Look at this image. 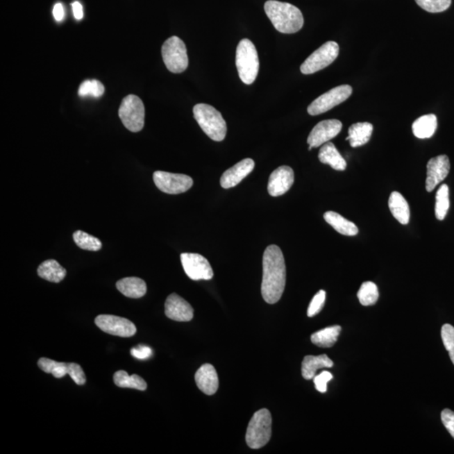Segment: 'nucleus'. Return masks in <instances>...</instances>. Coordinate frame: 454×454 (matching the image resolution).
Returning a JSON list of instances; mask_svg holds the SVG:
<instances>
[{
  "mask_svg": "<svg viewBox=\"0 0 454 454\" xmlns=\"http://www.w3.org/2000/svg\"><path fill=\"white\" fill-rule=\"evenodd\" d=\"M165 314L176 321H190L194 317V309L188 301L177 294H171L165 302Z\"/></svg>",
  "mask_w": 454,
  "mask_h": 454,
  "instance_id": "16",
  "label": "nucleus"
},
{
  "mask_svg": "<svg viewBox=\"0 0 454 454\" xmlns=\"http://www.w3.org/2000/svg\"><path fill=\"white\" fill-rule=\"evenodd\" d=\"M353 93V89L349 85H340L330 90L328 92L321 95L310 103L308 111L310 115H318L326 112L340 105L348 99Z\"/></svg>",
  "mask_w": 454,
  "mask_h": 454,
  "instance_id": "9",
  "label": "nucleus"
},
{
  "mask_svg": "<svg viewBox=\"0 0 454 454\" xmlns=\"http://www.w3.org/2000/svg\"><path fill=\"white\" fill-rule=\"evenodd\" d=\"M442 421L448 432L454 438V412L449 409H445L441 414Z\"/></svg>",
  "mask_w": 454,
  "mask_h": 454,
  "instance_id": "39",
  "label": "nucleus"
},
{
  "mask_svg": "<svg viewBox=\"0 0 454 454\" xmlns=\"http://www.w3.org/2000/svg\"><path fill=\"white\" fill-rule=\"evenodd\" d=\"M72 7H73L75 19H78V21H81V19H82L83 17V10L81 3L78 1H75L72 3Z\"/></svg>",
  "mask_w": 454,
  "mask_h": 454,
  "instance_id": "42",
  "label": "nucleus"
},
{
  "mask_svg": "<svg viewBox=\"0 0 454 454\" xmlns=\"http://www.w3.org/2000/svg\"><path fill=\"white\" fill-rule=\"evenodd\" d=\"M195 382L198 388L207 396L216 394L219 388V378L216 369L213 365H202L195 373Z\"/></svg>",
  "mask_w": 454,
  "mask_h": 454,
  "instance_id": "18",
  "label": "nucleus"
},
{
  "mask_svg": "<svg viewBox=\"0 0 454 454\" xmlns=\"http://www.w3.org/2000/svg\"><path fill=\"white\" fill-rule=\"evenodd\" d=\"M162 56L171 73L181 74L189 66V58L184 42L178 37L167 40L162 47Z\"/></svg>",
  "mask_w": 454,
  "mask_h": 454,
  "instance_id": "7",
  "label": "nucleus"
},
{
  "mask_svg": "<svg viewBox=\"0 0 454 454\" xmlns=\"http://www.w3.org/2000/svg\"><path fill=\"white\" fill-rule=\"evenodd\" d=\"M324 219L330 226L344 236L353 237L358 233V229L353 222L346 220L340 214L334 211H328L324 214Z\"/></svg>",
  "mask_w": 454,
  "mask_h": 454,
  "instance_id": "25",
  "label": "nucleus"
},
{
  "mask_svg": "<svg viewBox=\"0 0 454 454\" xmlns=\"http://www.w3.org/2000/svg\"><path fill=\"white\" fill-rule=\"evenodd\" d=\"M272 436V417L269 410L255 412L246 433V442L252 449H260L269 443Z\"/></svg>",
  "mask_w": 454,
  "mask_h": 454,
  "instance_id": "5",
  "label": "nucleus"
},
{
  "mask_svg": "<svg viewBox=\"0 0 454 454\" xmlns=\"http://www.w3.org/2000/svg\"><path fill=\"white\" fill-rule=\"evenodd\" d=\"M286 284V266L284 255L276 245H270L262 258V298L268 304L280 300Z\"/></svg>",
  "mask_w": 454,
  "mask_h": 454,
  "instance_id": "1",
  "label": "nucleus"
},
{
  "mask_svg": "<svg viewBox=\"0 0 454 454\" xmlns=\"http://www.w3.org/2000/svg\"><path fill=\"white\" fill-rule=\"evenodd\" d=\"M39 368L43 372L51 373L55 378H61L69 374L70 362H61L50 360V358H42L38 361Z\"/></svg>",
  "mask_w": 454,
  "mask_h": 454,
  "instance_id": "29",
  "label": "nucleus"
},
{
  "mask_svg": "<svg viewBox=\"0 0 454 454\" xmlns=\"http://www.w3.org/2000/svg\"><path fill=\"white\" fill-rule=\"evenodd\" d=\"M180 260L185 272L191 280H210L214 277L212 268L208 260L198 253H182Z\"/></svg>",
  "mask_w": 454,
  "mask_h": 454,
  "instance_id": "11",
  "label": "nucleus"
},
{
  "mask_svg": "<svg viewBox=\"0 0 454 454\" xmlns=\"http://www.w3.org/2000/svg\"><path fill=\"white\" fill-rule=\"evenodd\" d=\"M153 181L158 190L169 194L185 193L194 185L192 178L188 175L168 173L165 171H156L153 174Z\"/></svg>",
  "mask_w": 454,
  "mask_h": 454,
  "instance_id": "10",
  "label": "nucleus"
},
{
  "mask_svg": "<svg viewBox=\"0 0 454 454\" xmlns=\"http://www.w3.org/2000/svg\"><path fill=\"white\" fill-rule=\"evenodd\" d=\"M105 93V87L102 85L101 82L99 81H86L82 83L79 87L78 94L79 96H93L94 98L101 97Z\"/></svg>",
  "mask_w": 454,
  "mask_h": 454,
  "instance_id": "33",
  "label": "nucleus"
},
{
  "mask_svg": "<svg viewBox=\"0 0 454 454\" xmlns=\"http://www.w3.org/2000/svg\"><path fill=\"white\" fill-rule=\"evenodd\" d=\"M119 117L123 125L131 133L141 131L145 123V107L142 99L134 94L123 99L119 109Z\"/></svg>",
  "mask_w": 454,
  "mask_h": 454,
  "instance_id": "6",
  "label": "nucleus"
},
{
  "mask_svg": "<svg viewBox=\"0 0 454 454\" xmlns=\"http://www.w3.org/2000/svg\"><path fill=\"white\" fill-rule=\"evenodd\" d=\"M437 128V118L435 115H422L412 124L414 135L419 139L431 138Z\"/></svg>",
  "mask_w": 454,
  "mask_h": 454,
  "instance_id": "24",
  "label": "nucleus"
},
{
  "mask_svg": "<svg viewBox=\"0 0 454 454\" xmlns=\"http://www.w3.org/2000/svg\"><path fill=\"white\" fill-rule=\"evenodd\" d=\"M74 240L78 248L83 250L96 252V251L101 250L102 248V244L99 239L82 232V230H77L74 233Z\"/></svg>",
  "mask_w": 454,
  "mask_h": 454,
  "instance_id": "32",
  "label": "nucleus"
},
{
  "mask_svg": "<svg viewBox=\"0 0 454 454\" xmlns=\"http://www.w3.org/2000/svg\"><path fill=\"white\" fill-rule=\"evenodd\" d=\"M95 324L103 332L113 336L130 337L137 333V328L133 322L113 314H99L95 318Z\"/></svg>",
  "mask_w": 454,
  "mask_h": 454,
  "instance_id": "12",
  "label": "nucleus"
},
{
  "mask_svg": "<svg viewBox=\"0 0 454 454\" xmlns=\"http://www.w3.org/2000/svg\"><path fill=\"white\" fill-rule=\"evenodd\" d=\"M342 128V123L338 119H326L314 127L309 135V150L319 147L336 137Z\"/></svg>",
  "mask_w": 454,
  "mask_h": 454,
  "instance_id": "13",
  "label": "nucleus"
},
{
  "mask_svg": "<svg viewBox=\"0 0 454 454\" xmlns=\"http://www.w3.org/2000/svg\"><path fill=\"white\" fill-rule=\"evenodd\" d=\"M449 190L447 185H442L436 194L435 214L437 220H444L449 210Z\"/></svg>",
  "mask_w": 454,
  "mask_h": 454,
  "instance_id": "30",
  "label": "nucleus"
},
{
  "mask_svg": "<svg viewBox=\"0 0 454 454\" xmlns=\"http://www.w3.org/2000/svg\"><path fill=\"white\" fill-rule=\"evenodd\" d=\"M131 354L137 360H144L153 355V350L149 346L139 345L131 350Z\"/></svg>",
  "mask_w": 454,
  "mask_h": 454,
  "instance_id": "40",
  "label": "nucleus"
},
{
  "mask_svg": "<svg viewBox=\"0 0 454 454\" xmlns=\"http://www.w3.org/2000/svg\"><path fill=\"white\" fill-rule=\"evenodd\" d=\"M333 364V362L326 354L319 356H305L301 365L302 376L305 380H312L317 376L318 369L332 368Z\"/></svg>",
  "mask_w": 454,
  "mask_h": 454,
  "instance_id": "19",
  "label": "nucleus"
},
{
  "mask_svg": "<svg viewBox=\"0 0 454 454\" xmlns=\"http://www.w3.org/2000/svg\"><path fill=\"white\" fill-rule=\"evenodd\" d=\"M373 126L369 122L356 123L349 127L348 137L346 138L349 141L352 147L364 146L371 138Z\"/></svg>",
  "mask_w": 454,
  "mask_h": 454,
  "instance_id": "23",
  "label": "nucleus"
},
{
  "mask_svg": "<svg viewBox=\"0 0 454 454\" xmlns=\"http://www.w3.org/2000/svg\"><path fill=\"white\" fill-rule=\"evenodd\" d=\"M114 382L115 385L121 388H131L141 390H146L147 388L146 382L137 374L129 376L124 370H119L114 374Z\"/></svg>",
  "mask_w": 454,
  "mask_h": 454,
  "instance_id": "28",
  "label": "nucleus"
},
{
  "mask_svg": "<svg viewBox=\"0 0 454 454\" xmlns=\"http://www.w3.org/2000/svg\"><path fill=\"white\" fill-rule=\"evenodd\" d=\"M37 274L43 280L53 283H60L65 280L67 271L62 266L59 264L58 261L49 260L43 262L38 267Z\"/></svg>",
  "mask_w": 454,
  "mask_h": 454,
  "instance_id": "26",
  "label": "nucleus"
},
{
  "mask_svg": "<svg viewBox=\"0 0 454 454\" xmlns=\"http://www.w3.org/2000/svg\"><path fill=\"white\" fill-rule=\"evenodd\" d=\"M326 292L320 290L312 299L308 308V314L309 317H313L321 312L325 305Z\"/></svg>",
  "mask_w": 454,
  "mask_h": 454,
  "instance_id": "36",
  "label": "nucleus"
},
{
  "mask_svg": "<svg viewBox=\"0 0 454 454\" xmlns=\"http://www.w3.org/2000/svg\"><path fill=\"white\" fill-rule=\"evenodd\" d=\"M117 288L125 296L138 299L144 296L146 293V285L144 280L137 277H127L117 283Z\"/></svg>",
  "mask_w": 454,
  "mask_h": 454,
  "instance_id": "20",
  "label": "nucleus"
},
{
  "mask_svg": "<svg viewBox=\"0 0 454 454\" xmlns=\"http://www.w3.org/2000/svg\"><path fill=\"white\" fill-rule=\"evenodd\" d=\"M427 181H426V189L428 192H432L447 178L450 171L449 158L446 155H440L436 158L430 159L428 162Z\"/></svg>",
  "mask_w": 454,
  "mask_h": 454,
  "instance_id": "14",
  "label": "nucleus"
},
{
  "mask_svg": "<svg viewBox=\"0 0 454 454\" xmlns=\"http://www.w3.org/2000/svg\"><path fill=\"white\" fill-rule=\"evenodd\" d=\"M236 66L239 77L245 85H252L260 71V59L254 44L249 39L239 42L236 53Z\"/></svg>",
  "mask_w": 454,
  "mask_h": 454,
  "instance_id": "4",
  "label": "nucleus"
},
{
  "mask_svg": "<svg viewBox=\"0 0 454 454\" xmlns=\"http://www.w3.org/2000/svg\"><path fill=\"white\" fill-rule=\"evenodd\" d=\"M318 158L321 162L332 167L333 169L344 171L346 169L345 159L332 142H326L321 147Z\"/></svg>",
  "mask_w": 454,
  "mask_h": 454,
  "instance_id": "21",
  "label": "nucleus"
},
{
  "mask_svg": "<svg viewBox=\"0 0 454 454\" xmlns=\"http://www.w3.org/2000/svg\"><path fill=\"white\" fill-rule=\"evenodd\" d=\"M255 162L253 159L245 158L239 162L232 168L227 169L221 178V185L222 188L230 189L237 186L244 179L252 173L254 169Z\"/></svg>",
  "mask_w": 454,
  "mask_h": 454,
  "instance_id": "17",
  "label": "nucleus"
},
{
  "mask_svg": "<svg viewBox=\"0 0 454 454\" xmlns=\"http://www.w3.org/2000/svg\"><path fill=\"white\" fill-rule=\"evenodd\" d=\"M294 182V171L289 166H281L271 174L268 190L271 196L285 194L292 188Z\"/></svg>",
  "mask_w": 454,
  "mask_h": 454,
  "instance_id": "15",
  "label": "nucleus"
},
{
  "mask_svg": "<svg viewBox=\"0 0 454 454\" xmlns=\"http://www.w3.org/2000/svg\"><path fill=\"white\" fill-rule=\"evenodd\" d=\"M442 339L446 349L449 353L450 358L454 364V328L449 324H445L441 330Z\"/></svg>",
  "mask_w": 454,
  "mask_h": 454,
  "instance_id": "35",
  "label": "nucleus"
},
{
  "mask_svg": "<svg viewBox=\"0 0 454 454\" xmlns=\"http://www.w3.org/2000/svg\"><path fill=\"white\" fill-rule=\"evenodd\" d=\"M194 119L204 133L213 141L224 140L227 126L224 118L213 106L207 103H198L193 110Z\"/></svg>",
  "mask_w": 454,
  "mask_h": 454,
  "instance_id": "3",
  "label": "nucleus"
},
{
  "mask_svg": "<svg viewBox=\"0 0 454 454\" xmlns=\"http://www.w3.org/2000/svg\"><path fill=\"white\" fill-rule=\"evenodd\" d=\"M264 10L273 26L281 33H296L304 26L301 11L292 3L269 0Z\"/></svg>",
  "mask_w": 454,
  "mask_h": 454,
  "instance_id": "2",
  "label": "nucleus"
},
{
  "mask_svg": "<svg viewBox=\"0 0 454 454\" xmlns=\"http://www.w3.org/2000/svg\"><path fill=\"white\" fill-rule=\"evenodd\" d=\"M333 374L328 371H323L314 376L313 378L314 384L318 392L326 393V390H328V383L330 380H333Z\"/></svg>",
  "mask_w": 454,
  "mask_h": 454,
  "instance_id": "37",
  "label": "nucleus"
},
{
  "mask_svg": "<svg viewBox=\"0 0 454 454\" xmlns=\"http://www.w3.org/2000/svg\"><path fill=\"white\" fill-rule=\"evenodd\" d=\"M339 54V46L335 42H328L314 51L301 66L303 74H312L332 65Z\"/></svg>",
  "mask_w": 454,
  "mask_h": 454,
  "instance_id": "8",
  "label": "nucleus"
},
{
  "mask_svg": "<svg viewBox=\"0 0 454 454\" xmlns=\"http://www.w3.org/2000/svg\"><path fill=\"white\" fill-rule=\"evenodd\" d=\"M421 9L430 13H441L451 6L452 0H415Z\"/></svg>",
  "mask_w": 454,
  "mask_h": 454,
  "instance_id": "34",
  "label": "nucleus"
},
{
  "mask_svg": "<svg viewBox=\"0 0 454 454\" xmlns=\"http://www.w3.org/2000/svg\"><path fill=\"white\" fill-rule=\"evenodd\" d=\"M358 298L362 305L369 306L376 304L378 299L377 285L373 282H364L358 290Z\"/></svg>",
  "mask_w": 454,
  "mask_h": 454,
  "instance_id": "31",
  "label": "nucleus"
},
{
  "mask_svg": "<svg viewBox=\"0 0 454 454\" xmlns=\"http://www.w3.org/2000/svg\"><path fill=\"white\" fill-rule=\"evenodd\" d=\"M53 17L57 22H62L65 19V11L61 3H56L53 8Z\"/></svg>",
  "mask_w": 454,
  "mask_h": 454,
  "instance_id": "41",
  "label": "nucleus"
},
{
  "mask_svg": "<svg viewBox=\"0 0 454 454\" xmlns=\"http://www.w3.org/2000/svg\"><path fill=\"white\" fill-rule=\"evenodd\" d=\"M69 376L72 378V380L78 385H83L86 383L85 372H83L81 366L75 364V362H70V373Z\"/></svg>",
  "mask_w": 454,
  "mask_h": 454,
  "instance_id": "38",
  "label": "nucleus"
},
{
  "mask_svg": "<svg viewBox=\"0 0 454 454\" xmlns=\"http://www.w3.org/2000/svg\"><path fill=\"white\" fill-rule=\"evenodd\" d=\"M389 207L393 217L402 225H407L411 211L407 201L399 192H392L389 199Z\"/></svg>",
  "mask_w": 454,
  "mask_h": 454,
  "instance_id": "22",
  "label": "nucleus"
},
{
  "mask_svg": "<svg viewBox=\"0 0 454 454\" xmlns=\"http://www.w3.org/2000/svg\"><path fill=\"white\" fill-rule=\"evenodd\" d=\"M342 328L340 326H333L318 330L316 333L312 334V344L320 346V348H330L336 344L338 337L341 333Z\"/></svg>",
  "mask_w": 454,
  "mask_h": 454,
  "instance_id": "27",
  "label": "nucleus"
}]
</instances>
